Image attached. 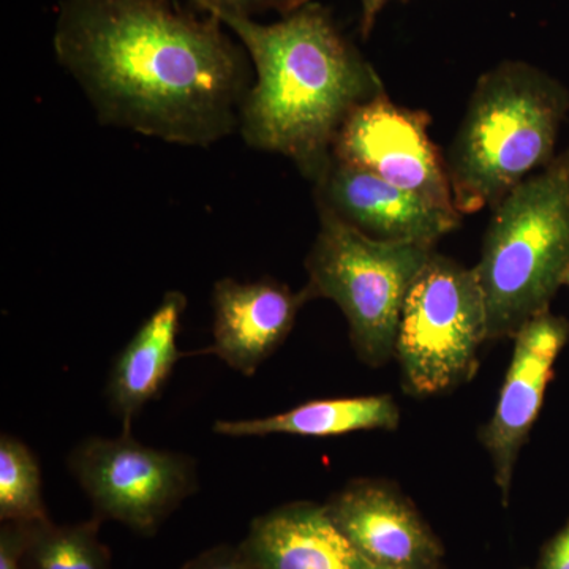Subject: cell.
Segmentation results:
<instances>
[{"mask_svg": "<svg viewBox=\"0 0 569 569\" xmlns=\"http://www.w3.org/2000/svg\"><path fill=\"white\" fill-rule=\"evenodd\" d=\"M361 2V18H359V33L367 40L376 29L378 17L385 7L391 2H410V0H359Z\"/></svg>", "mask_w": 569, "mask_h": 569, "instance_id": "22", "label": "cell"}, {"mask_svg": "<svg viewBox=\"0 0 569 569\" xmlns=\"http://www.w3.org/2000/svg\"><path fill=\"white\" fill-rule=\"evenodd\" d=\"M320 230L307 254L306 305L329 299L342 310L356 353L372 367L395 356L408 290L436 246L381 242L318 211Z\"/></svg>", "mask_w": 569, "mask_h": 569, "instance_id": "5", "label": "cell"}, {"mask_svg": "<svg viewBox=\"0 0 569 569\" xmlns=\"http://www.w3.org/2000/svg\"><path fill=\"white\" fill-rule=\"evenodd\" d=\"M201 10H222L228 13L253 18L258 13L277 11L280 17L313 2V0H192Z\"/></svg>", "mask_w": 569, "mask_h": 569, "instance_id": "18", "label": "cell"}, {"mask_svg": "<svg viewBox=\"0 0 569 569\" xmlns=\"http://www.w3.org/2000/svg\"><path fill=\"white\" fill-rule=\"evenodd\" d=\"M488 339V309L475 268L436 252L408 290L396 358L408 395L436 396L478 369Z\"/></svg>", "mask_w": 569, "mask_h": 569, "instance_id": "6", "label": "cell"}, {"mask_svg": "<svg viewBox=\"0 0 569 569\" xmlns=\"http://www.w3.org/2000/svg\"><path fill=\"white\" fill-rule=\"evenodd\" d=\"M565 284H568V287H569V269L567 272V277H565Z\"/></svg>", "mask_w": 569, "mask_h": 569, "instance_id": "23", "label": "cell"}, {"mask_svg": "<svg viewBox=\"0 0 569 569\" xmlns=\"http://www.w3.org/2000/svg\"><path fill=\"white\" fill-rule=\"evenodd\" d=\"M568 339L569 321L550 310L531 318L515 336V351L496 411L482 430V443L492 459L505 505L520 448L537 421L553 365Z\"/></svg>", "mask_w": 569, "mask_h": 569, "instance_id": "10", "label": "cell"}, {"mask_svg": "<svg viewBox=\"0 0 569 569\" xmlns=\"http://www.w3.org/2000/svg\"><path fill=\"white\" fill-rule=\"evenodd\" d=\"M569 89L526 61L498 62L478 78L445 157L456 209H493L556 159Z\"/></svg>", "mask_w": 569, "mask_h": 569, "instance_id": "3", "label": "cell"}, {"mask_svg": "<svg viewBox=\"0 0 569 569\" xmlns=\"http://www.w3.org/2000/svg\"><path fill=\"white\" fill-rule=\"evenodd\" d=\"M325 507L358 552L380 569H436L443 556L417 509L383 482H350Z\"/></svg>", "mask_w": 569, "mask_h": 569, "instance_id": "11", "label": "cell"}, {"mask_svg": "<svg viewBox=\"0 0 569 569\" xmlns=\"http://www.w3.org/2000/svg\"><path fill=\"white\" fill-rule=\"evenodd\" d=\"M69 471L100 518L152 533L198 489L197 462L142 445L132 432L89 437L73 448Z\"/></svg>", "mask_w": 569, "mask_h": 569, "instance_id": "7", "label": "cell"}, {"mask_svg": "<svg viewBox=\"0 0 569 569\" xmlns=\"http://www.w3.org/2000/svg\"><path fill=\"white\" fill-rule=\"evenodd\" d=\"M241 549L258 569H380L358 552L326 507L310 501L254 519Z\"/></svg>", "mask_w": 569, "mask_h": 569, "instance_id": "13", "label": "cell"}, {"mask_svg": "<svg viewBox=\"0 0 569 569\" xmlns=\"http://www.w3.org/2000/svg\"><path fill=\"white\" fill-rule=\"evenodd\" d=\"M475 266L488 339H515L549 310L569 269V149L519 183L492 209Z\"/></svg>", "mask_w": 569, "mask_h": 569, "instance_id": "4", "label": "cell"}, {"mask_svg": "<svg viewBox=\"0 0 569 569\" xmlns=\"http://www.w3.org/2000/svg\"><path fill=\"white\" fill-rule=\"evenodd\" d=\"M31 523L3 522L0 531V569H26V542Z\"/></svg>", "mask_w": 569, "mask_h": 569, "instance_id": "19", "label": "cell"}, {"mask_svg": "<svg viewBox=\"0 0 569 569\" xmlns=\"http://www.w3.org/2000/svg\"><path fill=\"white\" fill-rule=\"evenodd\" d=\"M182 569H258L244 550L230 548V546H219L190 560Z\"/></svg>", "mask_w": 569, "mask_h": 569, "instance_id": "20", "label": "cell"}, {"mask_svg": "<svg viewBox=\"0 0 569 569\" xmlns=\"http://www.w3.org/2000/svg\"><path fill=\"white\" fill-rule=\"evenodd\" d=\"M186 307V295L167 291L159 307L116 356L104 395L112 413L121 421L122 432H132L142 408L159 399L176 365L187 355L178 347Z\"/></svg>", "mask_w": 569, "mask_h": 569, "instance_id": "14", "label": "cell"}, {"mask_svg": "<svg viewBox=\"0 0 569 569\" xmlns=\"http://www.w3.org/2000/svg\"><path fill=\"white\" fill-rule=\"evenodd\" d=\"M306 305L274 279L238 282L217 280L212 290V346L200 353L213 355L242 376L252 377L266 359L279 350Z\"/></svg>", "mask_w": 569, "mask_h": 569, "instance_id": "12", "label": "cell"}, {"mask_svg": "<svg viewBox=\"0 0 569 569\" xmlns=\"http://www.w3.org/2000/svg\"><path fill=\"white\" fill-rule=\"evenodd\" d=\"M22 561L26 569H111L99 520L63 527L50 520L31 523Z\"/></svg>", "mask_w": 569, "mask_h": 569, "instance_id": "16", "label": "cell"}, {"mask_svg": "<svg viewBox=\"0 0 569 569\" xmlns=\"http://www.w3.org/2000/svg\"><path fill=\"white\" fill-rule=\"evenodd\" d=\"M313 198L317 211L381 242L436 246L458 230L463 217L335 157L313 182Z\"/></svg>", "mask_w": 569, "mask_h": 569, "instance_id": "9", "label": "cell"}, {"mask_svg": "<svg viewBox=\"0 0 569 569\" xmlns=\"http://www.w3.org/2000/svg\"><path fill=\"white\" fill-rule=\"evenodd\" d=\"M54 52L100 122L192 148L239 130L254 81L222 22L174 0H63Z\"/></svg>", "mask_w": 569, "mask_h": 569, "instance_id": "1", "label": "cell"}, {"mask_svg": "<svg viewBox=\"0 0 569 569\" xmlns=\"http://www.w3.org/2000/svg\"><path fill=\"white\" fill-rule=\"evenodd\" d=\"M430 123L429 111L402 107L383 93L351 112L332 157L430 203L456 209L447 157L430 138Z\"/></svg>", "mask_w": 569, "mask_h": 569, "instance_id": "8", "label": "cell"}, {"mask_svg": "<svg viewBox=\"0 0 569 569\" xmlns=\"http://www.w3.org/2000/svg\"><path fill=\"white\" fill-rule=\"evenodd\" d=\"M400 411L391 396L343 397L312 400L264 418L220 419L217 436L249 438L266 436L337 437L359 430H395Z\"/></svg>", "mask_w": 569, "mask_h": 569, "instance_id": "15", "label": "cell"}, {"mask_svg": "<svg viewBox=\"0 0 569 569\" xmlns=\"http://www.w3.org/2000/svg\"><path fill=\"white\" fill-rule=\"evenodd\" d=\"M538 569H569V526L550 541Z\"/></svg>", "mask_w": 569, "mask_h": 569, "instance_id": "21", "label": "cell"}, {"mask_svg": "<svg viewBox=\"0 0 569 569\" xmlns=\"http://www.w3.org/2000/svg\"><path fill=\"white\" fill-rule=\"evenodd\" d=\"M0 519L2 522H47L39 459L20 438L0 437Z\"/></svg>", "mask_w": 569, "mask_h": 569, "instance_id": "17", "label": "cell"}, {"mask_svg": "<svg viewBox=\"0 0 569 569\" xmlns=\"http://www.w3.org/2000/svg\"><path fill=\"white\" fill-rule=\"evenodd\" d=\"M206 13L238 37L252 62L254 81L239 121L246 144L287 157L316 182L351 112L387 93L376 67L318 2L271 24L222 10Z\"/></svg>", "mask_w": 569, "mask_h": 569, "instance_id": "2", "label": "cell"}]
</instances>
